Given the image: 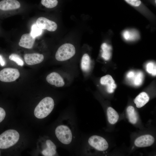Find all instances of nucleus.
Masks as SVG:
<instances>
[{"label":"nucleus","mask_w":156,"mask_h":156,"mask_svg":"<svg viewBox=\"0 0 156 156\" xmlns=\"http://www.w3.org/2000/svg\"><path fill=\"white\" fill-rule=\"evenodd\" d=\"M46 147L42 152V154L45 156H53L56 153V147L54 143L51 140L46 141Z\"/></svg>","instance_id":"obj_14"},{"label":"nucleus","mask_w":156,"mask_h":156,"mask_svg":"<svg viewBox=\"0 0 156 156\" xmlns=\"http://www.w3.org/2000/svg\"><path fill=\"white\" fill-rule=\"evenodd\" d=\"M42 32V29L38 27L36 24H34L32 26L30 33L33 37L36 38L40 35Z\"/></svg>","instance_id":"obj_23"},{"label":"nucleus","mask_w":156,"mask_h":156,"mask_svg":"<svg viewBox=\"0 0 156 156\" xmlns=\"http://www.w3.org/2000/svg\"><path fill=\"white\" fill-rule=\"evenodd\" d=\"M55 133L58 140L63 144H69L72 140L73 135L72 131L67 125H58L55 129Z\"/></svg>","instance_id":"obj_4"},{"label":"nucleus","mask_w":156,"mask_h":156,"mask_svg":"<svg viewBox=\"0 0 156 156\" xmlns=\"http://www.w3.org/2000/svg\"><path fill=\"white\" fill-rule=\"evenodd\" d=\"M89 144L97 150L103 151L108 147V144L105 139L97 135H93L88 139Z\"/></svg>","instance_id":"obj_6"},{"label":"nucleus","mask_w":156,"mask_h":156,"mask_svg":"<svg viewBox=\"0 0 156 156\" xmlns=\"http://www.w3.org/2000/svg\"><path fill=\"white\" fill-rule=\"evenodd\" d=\"M149 97L147 94L142 92L138 95L135 99L134 102L136 107L141 108L144 106L149 101Z\"/></svg>","instance_id":"obj_15"},{"label":"nucleus","mask_w":156,"mask_h":156,"mask_svg":"<svg viewBox=\"0 0 156 156\" xmlns=\"http://www.w3.org/2000/svg\"><path fill=\"white\" fill-rule=\"evenodd\" d=\"M100 82L102 85L107 86V90L109 93L113 92L116 87L114 80L109 75H106L102 77Z\"/></svg>","instance_id":"obj_13"},{"label":"nucleus","mask_w":156,"mask_h":156,"mask_svg":"<svg viewBox=\"0 0 156 156\" xmlns=\"http://www.w3.org/2000/svg\"><path fill=\"white\" fill-rule=\"evenodd\" d=\"M135 73L133 71H130L127 74V76L128 78L131 79L134 76Z\"/></svg>","instance_id":"obj_29"},{"label":"nucleus","mask_w":156,"mask_h":156,"mask_svg":"<svg viewBox=\"0 0 156 156\" xmlns=\"http://www.w3.org/2000/svg\"><path fill=\"white\" fill-rule=\"evenodd\" d=\"M75 52V48L73 44L70 43H65L57 49L55 54V58L58 61H65L74 56Z\"/></svg>","instance_id":"obj_3"},{"label":"nucleus","mask_w":156,"mask_h":156,"mask_svg":"<svg viewBox=\"0 0 156 156\" xmlns=\"http://www.w3.org/2000/svg\"><path fill=\"white\" fill-rule=\"evenodd\" d=\"M36 38L32 36L30 33L23 34L18 42L19 45L28 49H32L34 46Z\"/></svg>","instance_id":"obj_11"},{"label":"nucleus","mask_w":156,"mask_h":156,"mask_svg":"<svg viewBox=\"0 0 156 156\" xmlns=\"http://www.w3.org/2000/svg\"><path fill=\"white\" fill-rule=\"evenodd\" d=\"M127 111L129 121L133 124L136 123L138 117L134 107L131 106H129L127 108Z\"/></svg>","instance_id":"obj_18"},{"label":"nucleus","mask_w":156,"mask_h":156,"mask_svg":"<svg viewBox=\"0 0 156 156\" xmlns=\"http://www.w3.org/2000/svg\"><path fill=\"white\" fill-rule=\"evenodd\" d=\"M57 0H41V4L45 7L48 8H53L57 5Z\"/></svg>","instance_id":"obj_22"},{"label":"nucleus","mask_w":156,"mask_h":156,"mask_svg":"<svg viewBox=\"0 0 156 156\" xmlns=\"http://www.w3.org/2000/svg\"><path fill=\"white\" fill-rule=\"evenodd\" d=\"M24 59L27 65H32L42 62L44 59V56L43 55L38 53H26L24 55Z\"/></svg>","instance_id":"obj_9"},{"label":"nucleus","mask_w":156,"mask_h":156,"mask_svg":"<svg viewBox=\"0 0 156 156\" xmlns=\"http://www.w3.org/2000/svg\"><path fill=\"white\" fill-rule=\"evenodd\" d=\"M132 79L134 85L139 86L142 83L143 79V73L140 71L135 73L133 77L131 79Z\"/></svg>","instance_id":"obj_20"},{"label":"nucleus","mask_w":156,"mask_h":156,"mask_svg":"<svg viewBox=\"0 0 156 156\" xmlns=\"http://www.w3.org/2000/svg\"><path fill=\"white\" fill-rule=\"evenodd\" d=\"M54 107L53 99L50 97H45L39 102L35 108L34 115L38 118H44L51 113Z\"/></svg>","instance_id":"obj_1"},{"label":"nucleus","mask_w":156,"mask_h":156,"mask_svg":"<svg viewBox=\"0 0 156 156\" xmlns=\"http://www.w3.org/2000/svg\"><path fill=\"white\" fill-rule=\"evenodd\" d=\"M103 52L101 56L105 60H109L111 56V48L106 43H103L101 46Z\"/></svg>","instance_id":"obj_19"},{"label":"nucleus","mask_w":156,"mask_h":156,"mask_svg":"<svg viewBox=\"0 0 156 156\" xmlns=\"http://www.w3.org/2000/svg\"><path fill=\"white\" fill-rule=\"evenodd\" d=\"M20 76V72L16 68H5L0 71V80L2 82H10L14 81Z\"/></svg>","instance_id":"obj_5"},{"label":"nucleus","mask_w":156,"mask_h":156,"mask_svg":"<svg viewBox=\"0 0 156 156\" xmlns=\"http://www.w3.org/2000/svg\"><path fill=\"white\" fill-rule=\"evenodd\" d=\"M127 2L134 6H138L141 4L140 0H125Z\"/></svg>","instance_id":"obj_26"},{"label":"nucleus","mask_w":156,"mask_h":156,"mask_svg":"<svg viewBox=\"0 0 156 156\" xmlns=\"http://www.w3.org/2000/svg\"><path fill=\"white\" fill-rule=\"evenodd\" d=\"M9 59L16 62L18 66H22L24 64V62L21 57L16 53H12L9 56Z\"/></svg>","instance_id":"obj_21"},{"label":"nucleus","mask_w":156,"mask_h":156,"mask_svg":"<svg viewBox=\"0 0 156 156\" xmlns=\"http://www.w3.org/2000/svg\"><path fill=\"white\" fill-rule=\"evenodd\" d=\"M147 72L153 76L156 75V64L152 62L148 63L146 66Z\"/></svg>","instance_id":"obj_25"},{"label":"nucleus","mask_w":156,"mask_h":156,"mask_svg":"<svg viewBox=\"0 0 156 156\" xmlns=\"http://www.w3.org/2000/svg\"><path fill=\"white\" fill-rule=\"evenodd\" d=\"M90 59L87 53H85L83 55L81 62V67L82 70L87 72L90 69Z\"/></svg>","instance_id":"obj_17"},{"label":"nucleus","mask_w":156,"mask_h":156,"mask_svg":"<svg viewBox=\"0 0 156 156\" xmlns=\"http://www.w3.org/2000/svg\"><path fill=\"white\" fill-rule=\"evenodd\" d=\"M20 6V3L17 0H2L0 1V10H16Z\"/></svg>","instance_id":"obj_12"},{"label":"nucleus","mask_w":156,"mask_h":156,"mask_svg":"<svg viewBox=\"0 0 156 156\" xmlns=\"http://www.w3.org/2000/svg\"><path fill=\"white\" fill-rule=\"evenodd\" d=\"M6 115V113L4 109L0 107V122H1L4 119Z\"/></svg>","instance_id":"obj_27"},{"label":"nucleus","mask_w":156,"mask_h":156,"mask_svg":"<svg viewBox=\"0 0 156 156\" xmlns=\"http://www.w3.org/2000/svg\"><path fill=\"white\" fill-rule=\"evenodd\" d=\"M108 122L112 124L116 123L118 120L119 116L116 111L113 108L109 107L107 110Z\"/></svg>","instance_id":"obj_16"},{"label":"nucleus","mask_w":156,"mask_h":156,"mask_svg":"<svg viewBox=\"0 0 156 156\" xmlns=\"http://www.w3.org/2000/svg\"><path fill=\"white\" fill-rule=\"evenodd\" d=\"M19 137V134L16 130H6L0 135V148L5 149L12 146L18 142Z\"/></svg>","instance_id":"obj_2"},{"label":"nucleus","mask_w":156,"mask_h":156,"mask_svg":"<svg viewBox=\"0 0 156 156\" xmlns=\"http://www.w3.org/2000/svg\"><path fill=\"white\" fill-rule=\"evenodd\" d=\"M154 141V138L152 136L150 135H145L137 138L135 141L134 144L138 147H146L152 145Z\"/></svg>","instance_id":"obj_10"},{"label":"nucleus","mask_w":156,"mask_h":156,"mask_svg":"<svg viewBox=\"0 0 156 156\" xmlns=\"http://www.w3.org/2000/svg\"><path fill=\"white\" fill-rule=\"evenodd\" d=\"M36 24L41 29L50 31H55L57 27L55 22L43 17L38 18L36 20Z\"/></svg>","instance_id":"obj_7"},{"label":"nucleus","mask_w":156,"mask_h":156,"mask_svg":"<svg viewBox=\"0 0 156 156\" xmlns=\"http://www.w3.org/2000/svg\"><path fill=\"white\" fill-rule=\"evenodd\" d=\"M123 36L124 38L127 40H134L136 38L137 36L135 33L128 31H124L123 33Z\"/></svg>","instance_id":"obj_24"},{"label":"nucleus","mask_w":156,"mask_h":156,"mask_svg":"<svg viewBox=\"0 0 156 156\" xmlns=\"http://www.w3.org/2000/svg\"><path fill=\"white\" fill-rule=\"evenodd\" d=\"M47 81L51 85L56 87L63 86L65 82L61 76L58 73L53 72L47 75L46 78Z\"/></svg>","instance_id":"obj_8"},{"label":"nucleus","mask_w":156,"mask_h":156,"mask_svg":"<svg viewBox=\"0 0 156 156\" xmlns=\"http://www.w3.org/2000/svg\"><path fill=\"white\" fill-rule=\"evenodd\" d=\"M6 62L2 55H0V64L2 66H3L5 65Z\"/></svg>","instance_id":"obj_28"}]
</instances>
